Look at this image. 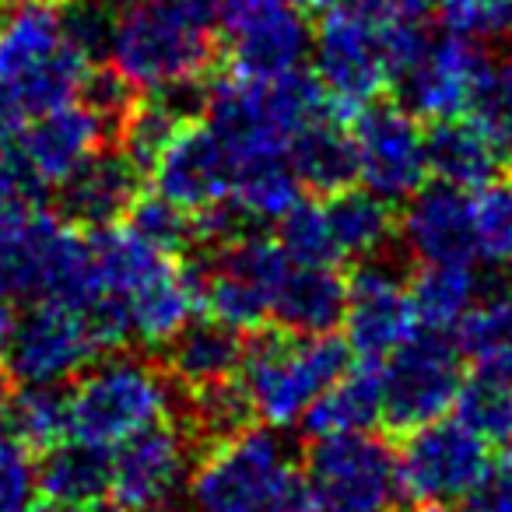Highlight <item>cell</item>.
<instances>
[{
	"label": "cell",
	"instance_id": "26",
	"mask_svg": "<svg viewBox=\"0 0 512 512\" xmlns=\"http://www.w3.org/2000/svg\"><path fill=\"white\" fill-rule=\"evenodd\" d=\"M383 421V383H379V362H362L358 369H344L299 421L313 439L323 435L372 432Z\"/></svg>",
	"mask_w": 512,
	"mask_h": 512
},
{
	"label": "cell",
	"instance_id": "39",
	"mask_svg": "<svg viewBox=\"0 0 512 512\" xmlns=\"http://www.w3.org/2000/svg\"><path fill=\"white\" fill-rule=\"evenodd\" d=\"M36 495L39 488L29 446L11 432L0 411V512H32Z\"/></svg>",
	"mask_w": 512,
	"mask_h": 512
},
{
	"label": "cell",
	"instance_id": "13",
	"mask_svg": "<svg viewBox=\"0 0 512 512\" xmlns=\"http://www.w3.org/2000/svg\"><path fill=\"white\" fill-rule=\"evenodd\" d=\"M488 463V442L456 418H435L407 432L397 453L400 491L411 502H463Z\"/></svg>",
	"mask_w": 512,
	"mask_h": 512
},
{
	"label": "cell",
	"instance_id": "50",
	"mask_svg": "<svg viewBox=\"0 0 512 512\" xmlns=\"http://www.w3.org/2000/svg\"><path fill=\"white\" fill-rule=\"evenodd\" d=\"M22 4H36V0H0V11H15Z\"/></svg>",
	"mask_w": 512,
	"mask_h": 512
},
{
	"label": "cell",
	"instance_id": "33",
	"mask_svg": "<svg viewBox=\"0 0 512 512\" xmlns=\"http://www.w3.org/2000/svg\"><path fill=\"white\" fill-rule=\"evenodd\" d=\"M453 418L463 421L484 442L512 439V379L474 372L460 383L453 400Z\"/></svg>",
	"mask_w": 512,
	"mask_h": 512
},
{
	"label": "cell",
	"instance_id": "20",
	"mask_svg": "<svg viewBox=\"0 0 512 512\" xmlns=\"http://www.w3.org/2000/svg\"><path fill=\"white\" fill-rule=\"evenodd\" d=\"M397 235L418 264H474V204L453 183L421 186L407 197Z\"/></svg>",
	"mask_w": 512,
	"mask_h": 512
},
{
	"label": "cell",
	"instance_id": "34",
	"mask_svg": "<svg viewBox=\"0 0 512 512\" xmlns=\"http://www.w3.org/2000/svg\"><path fill=\"white\" fill-rule=\"evenodd\" d=\"M0 411L29 449H50L67 439V393L60 386H18Z\"/></svg>",
	"mask_w": 512,
	"mask_h": 512
},
{
	"label": "cell",
	"instance_id": "14",
	"mask_svg": "<svg viewBox=\"0 0 512 512\" xmlns=\"http://www.w3.org/2000/svg\"><path fill=\"white\" fill-rule=\"evenodd\" d=\"M109 495L127 512H169L186 495L193 470L190 435L179 425H151L109 453Z\"/></svg>",
	"mask_w": 512,
	"mask_h": 512
},
{
	"label": "cell",
	"instance_id": "43",
	"mask_svg": "<svg viewBox=\"0 0 512 512\" xmlns=\"http://www.w3.org/2000/svg\"><path fill=\"white\" fill-rule=\"evenodd\" d=\"M81 95H85L88 106H92L95 113L106 120V127L116 130L123 116H127V109L134 106L137 92L113 71V67H109V71H92V74H88L85 92H81Z\"/></svg>",
	"mask_w": 512,
	"mask_h": 512
},
{
	"label": "cell",
	"instance_id": "31",
	"mask_svg": "<svg viewBox=\"0 0 512 512\" xmlns=\"http://www.w3.org/2000/svg\"><path fill=\"white\" fill-rule=\"evenodd\" d=\"M456 348L477 365V372L512 379V295L474 302L456 323Z\"/></svg>",
	"mask_w": 512,
	"mask_h": 512
},
{
	"label": "cell",
	"instance_id": "45",
	"mask_svg": "<svg viewBox=\"0 0 512 512\" xmlns=\"http://www.w3.org/2000/svg\"><path fill=\"white\" fill-rule=\"evenodd\" d=\"M323 11H337V15L351 18H369V22H386L390 15H397L393 0H316Z\"/></svg>",
	"mask_w": 512,
	"mask_h": 512
},
{
	"label": "cell",
	"instance_id": "4",
	"mask_svg": "<svg viewBox=\"0 0 512 512\" xmlns=\"http://www.w3.org/2000/svg\"><path fill=\"white\" fill-rule=\"evenodd\" d=\"M351 348L334 334L256 330L242 348L239 383L253 404V418L271 428L299 425L313 400L348 369Z\"/></svg>",
	"mask_w": 512,
	"mask_h": 512
},
{
	"label": "cell",
	"instance_id": "36",
	"mask_svg": "<svg viewBox=\"0 0 512 512\" xmlns=\"http://www.w3.org/2000/svg\"><path fill=\"white\" fill-rule=\"evenodd\" d=\"M127 228L134 235H141L148 246L162 249L169 256H179L190 246L197 235H193V214L176 207L165 197H137L127 211Z\"/></svg>",
	"mask_w": 512,
	"mask_h": 512
},
{
	"label": "cell",
	"instance_id": "51",
	"mask_svg": "<svg viewBox=\"0 0 512 512\" xmlns=\"http://www.w3.org/2000/svg\"><path fill=\"white\" fill-rule=\"evenodd\" d=\"M88 512H127V509H120V505H113V509H102V505H95V509H88Z\"/></svg>",
	"mask_w": 512,
	"mask_h": 512
},
{
	"label": "cell",
	"instance_id": "48",
	"mask_svg": "<svg viewBox=\"0 0 512 512\" xmlns=\"http://www.w3.org/2000/svg\"><path fill=\"white\" fill-rule=\"evenodd\" d=\"M397 4V15L407 18H428L432 11H439V0H393Z\"/></svg>",
	"mask_w": 512,
	"mask_h": 512
},
{
	"label": "cell",
	"instance_id": "18",
	"mask_svg": "<svg viewBox=\"0 0 512 512\" xmlns=\"http://www.w3.org/2000/svg\"><path fill=\"white\" fill-rule=\"evenodd\" d=\"M109 127L85 99H71L64 106H53L36 113L18 127L11 137V155L29 169L39 186H64L95 151H102Z\"/></svg>",
	"mask_w": 512,
	"mask_h": 512
},
{
	"label": "cell",
	"instance_id": "16",
	"mask_svg": "<svg viewBox=\"0 0 512 512\" xmlns=\"http://www.w3.org/2000/svg\"><path fill=\"white\" fill-rule=\"evenodd\" d=\"M491 57L484 46L460 32L432 36L421 60L397 81L404 106L418 120H456L474 109L477 88L484 81Z\"/></svg>",
	"mask_w": 512,
	"mask_h": 512
},
{
	"label": "cell",
	"instance_id": "24",
	"mask_svg": "<svg viewBox=\"0 0 512 512\" xmlns=\"http://www.w3.org/2000/svg\"><path fill=\"white\" fill-rule=\"evenodd\" d=\"M428 137V172L453 183L460 190H481L484 183L498 179L505 162V144L474 116L439 120Z\"/></svg>",
	"mask_w": 512,
	"mask_h": 512
},
{
	"label": "cell",
	"instance_id": "32",
	"mask_svg": "<svg viewBox=\"0 0 512 512\" xmlns=\"http://www.w3.org/2000/svg\"><path fill=\"white\" fill-rule=\"evenodd\" d=\"M239 214L256 225V221H281L302 200V183L295 179L288 158H267L235 169L232 193H228Z\"/></svg>",
	"mask_w": 512,
	"mask_h": 512
},
{
	"label": "cell",
	"instance_id": "49",
	"mask_svg": "<svg viewBox=\"0 0 512 512\" xmlns=\"http://www.w3.org/2000/svg\"><path fill=\"white\" fill-rule=\"evenodd\" d=\"M414 512H463V509H456L453 502H425V505H418Z\"/></svg>",
	"mask_w": 512,
	"mask_h": 512
},
{
	"label": "cell",
	"instance_id": "7",
	"mask_svg": "<svg viewBox=\"0 0 512 512\" xmlns=\"http://www.w3.org/2000/svg\"><path fill=\"white\" fill-rule=\"evenodd\" d=\"M295 474L292 446L271 425H246L214 439L193 460L186 502L193 512H267L281 484Z\"/></svg>",
	"mask_w": 512,
	"mask_h": 512
},
{
	"label": "cell",
	"instance_id": "22",
	"mask_svg": "<svg viewBox=\"0 0 512 512\" xmlns=\"http://www.w3.org/2000/svg\"><path fill=\"white\" fill-rule=\"evenodd\" d=\"M141 176L144 172L116 151H95L64 186H60V204L64 218L71 225L85 228H109L120 218H127L130 204L141 197Z\"/></svg>",
	"mask_w": 512,
	"mask_h": 512
},
{
	"label": "cell",
	"instance_id": "37",
	"mask_svg": "<svg viewBox=\"0 0 512 512\" xmlns=\"http://www.w3.org/2000/svg\"><path fill=\"white\" fill-rule=\"evenodd\" d=\"M278 242L292 264H341L334 242H330L323 204L316 200H299L278 221Z\"/></svg>",
	"mask_w": 512,
	"mask_h": 512
},
{
	"label": "cell",
	"instance_id": "35",
	"mask_svg": "<svg viewBox=\"0 0 512 512\" xmlns=\"http://www.w3.org/2000/svg\"><path fill=\"white\" fill-rule=\"evenodd\" d=\"M474 204V249L495 267L512 264V179H491L470 197Z\"/></svg>",
	"mask_w": 512,
	"mask_h": 512
},
{
	"label": "cell",
	"instance_id": "5",
	"mask_svg": "<svg viewBox=\"0 0 512 512\" xmlns=\"http://www.w3.org/2000/svg\"><path fill=\"white\" fill-rule=\"evenodd\" d=\"M0 299H50L92 309L99 302L92 239L43 211L0 228Z\"/></svg>",
	"mask_w": 512,
	"mask_h": 512
},
{
	"label": "cell",
	"instance_id": "25",
	"mask_svg": "<svg viewBox=\"0 0 512 512\" xmlns=\"http://www.w3.org/2000/svg\"><path fill=\"white\" fill-rule=\"evenodd\" d=\"M109 477H113L109 449L60 439L57 446L46 449L43 463L36 467V488L53 509L88 512L109 495Z\"/></svg>",
	"mask_w": 512,
	"mask_h": 512
},
{
	"label": "cell",
	"instance_id": "11",
	"mask_svg": "<svg viewBox=\"0 0 512 512\" xmlns=\"http://www.w3.org/2000/svg\"><path fill=\"white\" fill-rule=\"evenodd\" d=\"M460 358V348L439 330H414L397 351H390L379 369L386 425L411 432L453 411L463 383Z\"/></svg>",
	"mask_w": 512,
	"mask_h": 512
},
{
	"label": "cell",
	"instance_id": "23",
	"mask_svg": "<svg viewBox=\"0 0 512 512\" xmlns=\"http://www.w3.org/2000/svg\"><path fill=\"white\" fill-rule=\"evenodd\" d=\"M348 306V281L337 264H292L274 295L271 316L288 334H334Z\"/></svg>",
	"mask_w": 512,
	"mask_h": 512
},
{
	"label": "cell",
	"instance_id": "30",
	"mask_svg": "<svg viewBox=\"0 0 512 512\" xmlns=\"http://www.w3.org/2000/svg\"><path fill=\"white\" fill-rule=\"evenodd\" d=\"M411 302L418 327L425 330H456L477 302V278L470 264H421L411 285Z\"/></svg>",
	"mask_w": 512,
	"mask_h": 512
},
{
	"label": "cell",
	"instance_id": "41",
	"mask_svg": "<svg viewBox=\"0 0 512 512\" xmlns=\"http://www.w3.org/2000/svg\"><path fill=\"white\" fill-rule=\"evenodd\" d=\"M43 204V186L15 155H0V228L29 218Z\"/></svg>",
	"mask_w": 512,
	"mask_h": 512
},
{
	"label": "cell",
	"instance_id": "40",
	"mask_svg": "<svg viewBox=\"0 0 512 512\" xmlns=\"http://www.w3.org/2000/svg\"><path fill=\"white\" fill-rule=\"evenodd\" d=\"M449 32L470 39H495L512 32V0H439Z\"/></svg>",
	"mask_w": 512,
	"mask_h": 512
},
{
	"label": "cell",
	"instance_id": "3",
	"mask_svg": "<svg viewBox=\"0 0 512 512\" xmlns=\"http://www.w3.org/2000/svg\"><path fill=\"white\" fill-rule=\"evenodd\" d=\"M176 407V379L141 355L95 358L67 390V439L113 453L120 442L162 425Z\"/></svg>",
	"mask_w": 512,
	"mask_h": 512
},
{
	"label": "cell",
	"instance_id": "10",
	"mask_svg": "<svg viewBox=\"0 0 512 512\" xmlns=\"http://www.w3.org/2000/svg\"><path fill=\"white\" fill-rule=\"evenodd\" d=\"M306 477L327 512H393L404 498L397 449L372 432L316 439L306 456Z\"/></svg>",
	"mask_w": 512,
	"mask_h": 512
},
{
	"label": "cell",
	"instance_id": "52",
	"mask_svg": "<svg viewBox=\"0 0 512 512\" xmlns=\"http://www.w3.org/2000/svg\"><path fill=\"white\" fill-rule=\"evenodd\" d=\"M295 4H302V8H309V4H316V0H295Z\"/></svg>",
	"mask_w": 512,
	"mask_h": 512
},
{
	"label": "cell",
	"instance_id": "9",
	"mask_svg": "<svg viewBox=\"0 0 512 512\" xmlns=\"http://www.w3.org/2000/svg\"><path fill=\"white\" fill-rule=\"evenodd\" d=\"M218 43L232 74L271 81L306 67L313 25L295 0H221Z\"/></svg>",
	"mask_w": 512,
	"mask_h": 512
},
{
	"label": "cell",
	"instance_id": "38",
	"mask_svg": "<svg viewBox=\"0 0 512 512\" xmlns=\"http://www.w3.org/2000/svg\"><path fill=\"white\" fill-rule=\"evenodd\" d=\"M193 393V421L197 432H204L207 439H225V435L239 432L253 421V404H249L246 390H242L239 376L221 379V383L200 386Z\"/></svg>",
	"mask_w": 512,
	"mask_h": 512
},
{
	"label": "cell",
	"instance_id": "21",
	"mask_svg": "<svg viewBox=\"0 0 512 512\" xmlns=\"http://www.w3.org/2000/svg\"><path fill=\"white\" fill-rule=\"evenodd\" d=\"M106 306L120 316L127 341H137L144 348H165L197 313L200 274L183 267L176 256H165L123 299L106 302Z\"/></svg>",
	"mask_w": 512,
	"mask_h": 512
},
{
	"label": "cell",
	"instance_id": "12",
	"mask_svg": "<svg viewBox=\"0 0 512 512\" xmlns=\"http://www.w3.org/2000/svg\"><path fill=\"white\" fill-rule=\"evenodd\" d=\"M355 165L365 190L407 200L428 179V137L404 102H365L351 127Z\"/></svg>",
	"mask_w": 512,
	"mask_h": 512
},
{
	"label": "cell",
	"instance_id": "6",
	"mask_svg": "<svg viewBox=\"0 0 512 512\" xmlns=\"http://www.w3.org/2000/svg\"><path fill=\"white\" fill-rule=\"evenodd\" d=\"M92 60L67 39L53 0H36L0 18V81L15 92L25 116L78 99Z\"/></svg>",
	"mask_w": 512,
	"mask_h": 512
},
{
	"label": "cell",
	"instance_id": "27",
	"mask_svg": "<svg viewBox=\"0 0 512 512\" xmlns=\"http://www.w3.org/2000/svg\"><path fill=\"white\" fill-rule=\"evenodd\" d=\"M323 218L330 228V242L337 249V260H376L397 235L390 200L376 197L372 190H344L327 193Z\"/></svg>",
	"mask_w": 512,
	"mask_h": 512
},
{
	"label": "cell",
	"instance_id": "1",
	"mask_svg": "<svg viewBox=\"0 0 512 512\" xmlns=\"http://www.w3.org/2000/svg\"><path fill=\"white\" fill-rule=\"evenodd\" d=\"M221 0H137L116 11L109 67L134 92L197 85L218 53Z\"/></svg>",
	"mask_w": 512,
	"mask_h": 512
},
{
	"label": "cell",
	"instance_id": "53",
	"mask_svg": "<svg viewBox=\"0 0 512 512\" xmlns=\"http://www.w3.org/2000/svg\"><path fill=\"white\" fill-rule=\"evenodd\" d=\"M32 512H36V509H32ZM39 512H60V509H53V505H50V509H39Z\"/></svg>",
	"mask_w": 512,
	"mask_h": 512
},
{
	"label": "cell",
	"instance_id": "42",
	"mask_svg": "<svg viewBox=\"0 0 512 512\" xmlns=\"http://www.w3.org/2000/svg\"><path fill=\"white\" fill-rule=\"evenodd\" d=\"M463 502L467 512H512V453L488 456L481 477Z\"/></svg>",
	"mask_w": 512,
	"mask_h": 512
},
{
	"label": "cell",
	"instance_id": "17",
	"mask_svg": "<svg viewBox=\"0 0 512 512\" xmlns=\"http://www.w3.org/2000/svg\"><path fill=\"white\" fill-rule=\"evenodd\" d=\"M148 172L155 179L158 197L172 200V204L190 214H200L207 207L228 200L235 179L228 144L221 141V134L211 123L197 120V116L179 123V130L158 151Z\"/></svg>",
	"mask_w": 512,
	"mask_h": 512
},
{
	"label": "cell",
	"instance_id": "15",
	"mask_svg": "<svg viewBox=\"0 0 512 512\" xmlns=\"http://www.w3.org/2000/svg\"><path fill=\"white\" fill-rule=\"evenodd\" d=\"M309 57L316 64V78L337 102V109H362L390 85L383 53V22L323 11L320 29L313 32Z\"/></svg>",
	"mask_w": 512,
	"mask_h": 512
},
{
	"label": "cell",
	"instance_id": "46",
	"mask_svg": "<svg viewBox=\"0 0 512 512\" xmlns=\"http://www.w3.org/2000/svg\"><path fill=\"white\" fill-rule=\"evenodd\" d=\"M29 120V116L22 113V106H18L15 92H11L4 81H0V141H11V137L18 134V127Z\"/></svg>",
	"mask_w": 512,
	"mask_h": 512
},
{
	"label": "cell",
	"instance_id": "8",
	"mask_svg": "<svg viewBox=\"0 0 512 512\" xmlns=\"http://www.w3.org/2000/svg\"><path fill=\"white\" fill-rule=\"evenodd\" d=\"M106 348L92 309L43 299L15 323L4 365L18 386H67Z\"/></svg>",
	"mask_w": 512,
	"mask_h": 512
},
{
	"label": "cell",
	"instance_id": "29",
	"mask_svg": "<svg viewBox=\"0 0 512 512\" xmlns=\"http://www.w3.org/2000/svg\"><path fill=\"white\" fill-rule=\"evenodd\" d=\"M169 376L186 390L221 383V379L239 376L242 365V334L218 320L186 323L169 344Z\"/></svg>",
	"mask_w": 512,
	"mask_h": 512
},
{
	"label": "cell",
	"instance_id": "44",
	"mask_svg": "<svg viewBox=\"0 0 512 512\" xmlns=\"http://www.w3.org/2000/svg\"><path fill=\"white\" fill-rule=\"evenodd\" d=\"M267 512H327V509H323L313 481L295 470V474L281 484V491L274 495V502H271V509H267Z\"/></svg>",
	"mask_w": 512,
	"mask_h": 512
},
{
	"label": "cell",
	"instance_id": "47",
	"mask_svg": "<svg viewBox=\"0 0 512 512\" xmlns=\"http://www.w3.org/2000/svg\"><path fill=\"white\" fill-rule=\"evenodd\" d=\"M15 309H11L8 299H0V365H4V358H8V348H11V337H15Z\"/></svg>",
	"mask_w": 512,
	"mask_h": 512
},
{
	"label": "cell",
	"instance_id": "2",
	"mask_svg": "<svg viewBox=\"0 0 512 512\" xmlns=\"http://www.w3.org/2000/svg\"><path fill=\"white\" fill-rule=\"evenodd\" d=\"M207 123L228 144L232 165L288 158V144L302 127L341 113L316 74L292 71L285 78L256 81L228 71L204 92Z\"/></svg>",
	"mask_w": 512,
	"mask_h": 512
},
{
	"label": "cell",
	"instance_id": "28",
	"mask_svg": "<svg viewBox=\"0 0 512 512\" xmlns=\"http://www.w3.org/2000/svg\"><path fill=\"white\" fill-rule=\"evenodd\" d=\"M288 162L302 186L313 193H337L358 179L355 165V141L351 130L341 127V116L330 113L302 127L288 144Z\"/></svg>",
	"mask_w": 512,
	"mask_h": 512
},
{
	"label": "cell",
	"instance_id": "19",
	"mask_svg": "<svg viewBox=\"0 0 512 512\" xmlns=\"http://www.w3.org/2000/svg\"><path fill=\"white\" fill-rule=\"evenodd\" d=\"M344 344L362 362H383L397 351L407 337L418 330L411 288L400 281L390 264L365 260L355 281L348 285V306H344Z\"/></svg>",
	"mask_w": 512,
	"mask_h": 512
}]
</instances>
